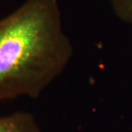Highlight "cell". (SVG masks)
I'll list each match as a JSON object with an SVG mask.
<instances>
[{"label": "cell", "mask_w": 132, "mask_h": 132, "mask_svg": "<svg viewBox=\"0 0 132 132\" xmlns=\"http://www.w3.org/2000/svg\"><path fill=\"white\" fill-rule=\"evenodd\" d=\"M73 55L57 0H27L0 19V102L38 98Z\"/></svg>", "instance_id": "1"}, {"label": "cell", "mask_w": 132, "mask_h": 132, "mask_svg": "<svg viewBox=\"0 0 132 132\" xmlns=\"http://www.w3.org/2000/svg\"><path fill=\"white\" fill-rule=\"evenodd\" d=\"M0 132H42L35 118L27 112L0 116Z\"/></svg>", "instance_id": "2"}, {"label": "cell", "mask_w": 132, "mask_h": 132, "mask_svg": "<svg viewBox=\"0 0 132 132\" xmlns=\"http://www.w3.org/2000/svg\"><path fill=\"white\" fill-rule=\"evenodd\" d=\"M109 2L119 19L132 24V0H109Z\"/></svg>", "instance_id": "3"}]
</instances>
